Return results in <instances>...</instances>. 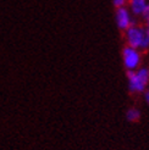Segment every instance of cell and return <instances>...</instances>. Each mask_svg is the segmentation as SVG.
Listing matches in <instances>:
<instances>
[{"mask_svg": "<svg viewBox=\"0 0 149 150\" xmlns=\"http://www.w3.org/2000/svg\"><path fill=\"white\" fill-rule=\"evenodd\" d=\"M127 88L131 94H143L149 86V74L145 66L133 71H126Z\"/></svg>", "mask_w": 149, "mask_h": 150, "instance_id": "7a4b0ae2", "label": "cell"}, {"mask_svg": "<svg viewBox=\"0 0 149 150\" xmlns=\"http://www.w3.org/2000/svg\"><path fill=\"white\" fill-rule=\"evenodd\" d=\"M122 65L126 71H133L143 66V52L132 47L125 45L121 51Z\"/></svg>", "mask_w": 149, "mask_h": 150, "instance_id": "3957f363", "label": "cell"}, {"mask_svg": "<svg viewBox=\"0 0 149 150\" xmlns=\"http://www.w3.org/2000/svg\"><path fill=\"white\" fill-rule=\"evenodd\" d=\"M140 18H142V21H143L142 25L149 29V3H148V5H147V7H145L144 12L142 13V16H140Z\"/></svg>", "mask_w": 149, "mask_h": 150, "instance_id": "52a82bcc", "label": "cell"}, {"mask_svg": "<svg viewBox=\"0 0 149 150\" xmlns=\"http://www.w3.org/2000/svg\"><path fill=\"white\" fill-rule=\"evenodd\" d=\"M143 98H144V101L149 105V86H148V88L144 91V93H143Z\"/></svg>", "mask_w": 149, "mask_h": 150, "instance_id": "9c48e42d", "label": "cell"}, {"mask_svg": "<svg viewBox=\"0 0 149 150\" xmlns=\"http://www.w3.org/2000/svg\"><path fill=\"white\" fill-rule=\"evenodd\" d=\"M126 120L128 122H138L140 120V111L137 108H130L126 111Z\"/></svg>", "mask_w": 149, "mask_h": 150, "instance_id": "8992f818", "label": "cell"}, {"mask_svg": "<svg viewBox=\"0 0 149 150\" xmlns=\"http://www.w3.org/2000/svg\"><path fill=\"white\" fill-rule=\"evenodd\" d=\"M147 70H148V74H149V66H148V67H147Z\"/></svg>", "mask_w": 149, "mask_h": 150, "instance_id": "30bf717a", "label": "cell"}, {"mask_svg": "<svg viewBox=\"0 0 149 150\" xmlns=\"http://www.w3.org/2000/svg\"><path fill=\"white\" fill-rule=\"evenodd\" d=\"M135 23H136V17L131 13V11L127 9V6L115 9V25L118 28V31L125 32L126 29H128Z\"/></svg>", "mask_w": 149, "mask_h": 150, "instance_id": "277c9868", "label": "cell"}, {"mask_svg": "<svg viewBox=\"0 0 149 150\" xmlns=\"http://www.w3.org/2000/svg\"><path fill=\"white\" fill-rule=\"evenodd\" d=\"M148 3H149V0H127L126 6H127V9L131 11V13L133 16L140 18Z\"/></svg>", "mask_w": 149, "mask_h": 150, "instance_id": "5b68a950", "label": "cell"}, {"mask_svg": "<svg viewBox=\"0 0 149 150\" xmlns=\"http://www.w3.org/2000/svg\"><path fill=\"white\" fill-rule=\"evenodd\" d=\"M126 45L138 49L139 51H149V29L143 25L135 23L123 32Z\"/></svg>", "mask_w": 149, "mask_h": 150, "instance_id": "6da1fadb", "label": "cell"}, {"mask_svg": "<svg viewBox=\"0 0 149 150\" xmlns=\"http://www.w3.org/2000/svg\"><path fill=\"white\" fill-rule=\"evenodd\" d=\"M111 3H113L115 9H117V7L126 6V4H127V0H111Z\"/></svg>", "mask_w": 149, "mask_h": 150, "instance_id": "ba28073f", "label": "cell"}]
</instances>
